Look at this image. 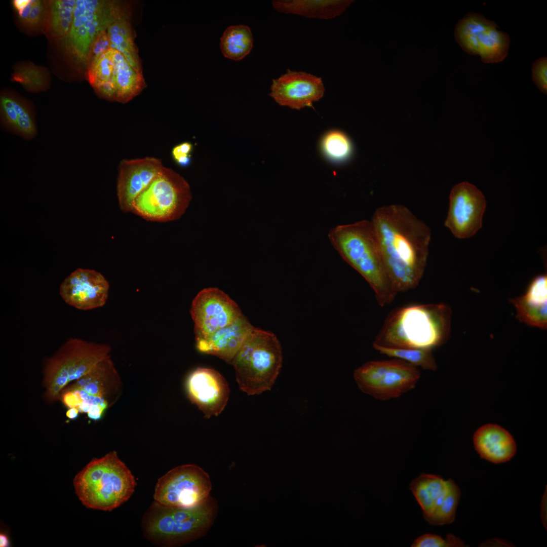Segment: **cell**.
<instances>
[{"label": "cell", "instance_id": "6da1fadb", "mask_svg": "<svg viewBox=\"0 0 547 547\" xmlns=\"http://www.w3.org/2000/svg\"><path fill=\"white\" fill-rule=\"evenodd\" d=\"M370 221L395 291L398 294L415 288L426 266L429 227L401 205L378 208Z\"/></svg>", "mask_w": 547, "mask_h": 547}, {"label": "cell", "instance_id": "7a4b0ae2", "mask_svg": "<svg viewBox=\"0 0 547 547\" xmlns=\"http://www.w3.org/2000/svg\"><path fill=\"white\" fill-rule=\"evenodd\" d=\"M452 311L444 303L397 308L386 317L373 343L392 347L432 350L450 337Z\"/></svg>", "mask_w": 547, "mask_h": 547}, {"label": "cell", "instance_id": "3957f363", "mask_svg": "<svg viewBox=\"0 0 547 547\" xmlns=\"http://www.w3.org/2000/svg\"><path fill=\"white\" fill-rule=\"evenodd\" d=\"M329 240L342 258L367 281L381 307L397 294L387 276L370 221L362 220L332 228Z\"/></svg>", "mask_w": 547, "mask_h": 547}, {"label": "cell", "instance_id": "277c9868", "mask_svg": "<svg viewBox=\"0 0 547 547\" xmlns=\"http://www.w3.org/2000/svg\"><path fill=\"white\" fill-rule=\"evenodd\" d=\"M218 512L217 501L211 496L192 508L170 507L154 501L143 517L141 527L145 537L153 544L180 546L206 534Z\"/></svg>", "mask_w": 547, "mask_h": 547}, {"label": "cell", "instance_id": "5b68a950", "mask_svg": "<svg viewBox=\"0 0 547 547\" xmlns=\"http://www.w3.org/2000/svg\"><path fill=\"white\" fill-rule=\"evenodd\" d=\"M73 485L76 494L86 507L111 511L130 498L136 483L117 453L111 451L91 460L75 475Z\"/></svg>", "mask_w": 547, "mask_h": 547}, {"label": "cell", "instance_id": "8992f818", "mask_svg": "<svg viewBox=\"0 0 547 547\" xmlns=\"http://www.w3.org/2000/svg\"><path fill=\"white\" fill-rule=\"evenodd\" d=\"M282 363V348L277 336L253 327L231 364L240 388L254 395L271 389Z\"/></svg>", "mask_w": 547, "mask_h": 547}, {"label": "cell", "instance_id": "52a82bcc", "mask_svg": "<svg viewBox=\"0 0 547 547\" xmlns=\"http://www.w3.org/2000/svg\"><path fill=\"white\" fill-rule=\"evenodd\" d=\"M111 350L107 344L77 338L66 340L44 361L42 385L46 402L52 404L59 400L60 393L66 386L88 373L110 356Z\"/></svg>", "mask_w": 547, "mask_h": 547}, {"label": "cell", "instance_id": "ba28073f", "mask_svg": "<svg viewBox=\"0 0 547 547\" xmlns=\"http://www.w3.org/2000/svg\"><path fill=\"white\" fill-rule=\"evenodd\" d=\"M191 198L189 185L185 179L164 167L134 201L131 212L149 221L175 220L184 213Z\"/></svg>", "mask_w": 547, "mask_h": 547}, {"label": "cell", "instance_id": "9c48e42d", "mask_svg": "<svg viewBox=\"0 0 547 547\" xmlns=\"http://www.w3.org/2000/svg\"><path fill=\"white\" fill-rule=\"evenodd\" d=\"M124 2L76 0L71 29L65 38L67 50L80 61H87L90 48L97 36L115 21L129 18Z\"/></svg>", "mask_w": 547, "mask_h": 547}, {"label": "cell", "instance_id": "30bf717a", "mask_svg": "<svg viewBox=\"0 0 547 547\" xmlns=\"http://www.w3.org/2000/svg\"><path fill=\"white\" fill-rule=\"evenodd\" d=\"M417 367L403 360L371 361L354 372L359 389L376 399L397 398L414 388L420 378Z\"/></svg>", "mask_w": 547, "mask_h": 547}, {"label": "cell", "instance_id": "8fae6325", "mask_svg": "<svg viewBox=\"0 0 547 547\" xmlns=\"http://www.w3.org/2000/svg\"><path fill=\"white\" fill-rule=\"evenodd\" d=\"M210 476L200 466L183 464L173 468L161 477L154 489V501L167 506L192 508L210 496Z\"/></svg>", "mask_w": 547, "mask_h": 547}, {"label": "cell", "instance_id": "7c38bea8", "mask_svg": "<svg viewBox=\"0 0 547 547\" xmlns=\"http://www.w3.org/2000/svg\"><path fill=\"white\" fill-rule=\"evenodd\" d=\"M497 27L482 15L470 12L457 22L454 36L468 54L479 55L485 63H498L507 56L510 40L509 34Z\"/></svg>", "mask_w": 547, "mask_h": 547}, {"label": "cell", "instance_id": "4fadbf2b", "mask_svg": "<svg viewBox=\"0 0 547 547\" xmlns=\"http://www.w3.org/2000/svg\"><path fill=\"white\" fill-rule=\"evenodd\" d=\"M190 314L196 341L208 337L243 315L238 304L217 288L200 291L192 300Z\"/></svg>", "mask_w": 547, "mask_h": 547}, {"label": "cell", "instance_id": "5bb4252c", "mask_svg": "<svg viewBox=\"0 0 547 547\" xmlns=\"http://www.w3.org/2000/svg\"><path fill=\"white\" fill-rule=\"evenodd\" d=\"M486 206L483 194L475 185L460 183L450 192L445 225L458 239L470 238L481 228Z\"/></svg>", "mask_w": 547, "mask_h": 547}, {"label": "cell", "instance_id": "9a60e30c", "mask_svg": "<svg viewBox=\"0 0 547 547\" xmlns=\"http://www.w3.org/2000/svg\"><path fill=\"white\" fill-rule=\"evenodd\" d=\"M109 289V283L101 273L91 269L78 268L61 284L59 294L70 306L88 310L105 304Z\"/></svg>", "mask_w": 547, "mask_h": 547}, {"label": "cell", "instance_id": "2e32d148", "mask_svg": "<svg viewBox=\"0 0 547 547\" xmlns=\"http://www.w3.org/2000/svg\"><path fill=\"white\" fill-rule=\"evenodd\" d=\"M270 90L269 96L280 105L299 110L313 107V103L324 96L325 89L321 77L288 69L285 74L272 80Z\"/></svg>", "mask_w": 547, "mask_h": 547}, {"label": "cell", "instance_id": "e0dca14e", "mask_svg": "<svg viewBox=\"0 0 547 547\" xmlns=\"http://www.w3.org/2000/svg\"><path fill=\"white\" fill-rule=\"evenodd\" d=\"M186 388L189 399L207 418L223 411L230 394L225 378L217 371L207 368L192 371L187 378Z\"/></svg>", "mask_w": 547, "mask_h": 547}, {"label": "cell", "instance_id": "ac0fdd59", "mask_svg": "<svg viewBox=\"0 0 547 547\" xmlns=\"http://www.w3.org/2000/svg\"><path fill=\"white\" fill-rule=\"evenodd\" d=\"M164 167L162 161L154 157L121 162L116 191L122 211H132L134 201L158 177Z\"/></svg>", "mask_w": 547, "mask_h": 547}, {"label": "cell", "instance_id": "d6986e66", "mask_svg": "<svg viewBox=\"0 0 547 547\" xmlns=\"http://www.w3.org/2000/svg\"><path fill=\"white\" fill-rule=\"evenodd\" d=\"M253 327L242 315L208 337L196 341V347L201 353L216 356L231 364Z\"/></svg>", "mask_w": 547, "mask_h": 547}, {"label": "cell", "instance_id": "ffe728a7", "mask_svg": "<svg viewBox=\"0 0 547 547\" xmlns=\"http://www.w3.org/2000/svg\"><path fill=\"white\" fill-rule=\"evenodd\" d=\"M475 449L480 456L499 464L510 460L515 455L517 445L512 435L502 426L487 423L478 428L473 435Z\"/></svg>", "mask_w": 547, "mask_h": 547}, {"label": "cell", "instance_id": "44dd1931", "mask_svg": "<svg viewBox=\"0 0 547 547\" xmlns=\"http://www.w3.org/2000/svg\"><path fill=\"white\" fill-rule=\"evenodd\" d=\"M68 385L83 389L90 396L104 399L110 406L116 402L122 390L121 377L110 356Z\"/></svg>", "mask_w": 547, "mask_h": 547}, {"label": "cell", "instance_id": "7402d4cb", "mask_svg": "<svg viewBox=\"0 0 547 547\" xmlns=\"http://www.w3.org/2000/svg\"><path fill=\"white\" fill-rule=\"evenodd\" d=\"M517 311V318L531 326L545 329L547 327V276L536 277L529 284L525 293L510 300Z\"/></svg>", "mask_w": 547, "mask_h": 547}, {"label": "cell", "instance_id": "603a6c76", "mask_svg": "<svg viewBox=\"0 0 547 547\" xmlns=\"http://www.w3.org/2000/svg\"><path fill=\"white\" fill-rule=\"evenodd\" d=\"M354 2L352 0H275L274 8L285 14L308 18L331 19L341 15Z\"/></svg>", "mask_w": 547, "mask_h": 547}, {"label": "cell", "instance_id": "cb8c5ba5", "mask_svg": "<svg viewBox=\"0 0 547 547\" xmlns=\"http://www.w3.org/2000/svg\"><path fill=\"white\" fill-rule=\"evenodd\" d=\"M114 65L111 76L107 82L116 90V101L126 103L138 95L145 86L142 71L132 66L124 56L114 49Z\"/></svg>", "mask_w": 547, "mask_h": 547}, {"label": "cell", "instance_id": "d4e9b609", "mask_svg": "<svg viewBox=\"0 0 547 547\" xmlns=\"http://www.w3.org/2000/svg\"><path fill=\"white\" fill-rule=\"evenodd\" d=\"M448 489L447 480L439 476L422 473L410 484L422 511L424 519L429 516L441 502Z\"/></svg>", "mask_w": 547, "mask_h": 547}, {"label": "cell", "instance_id": "484cf974", "mask_svg": "<svg viewBox=\"0 0 547 547\" xmlns=\"http://www.w3.org/2000/svg\"><path fill=\"white\" fill-rule=\"evenodd\" d=\"M3 125L26 139L35 136L36 128L30 112L17 100L3 96L1 99Z\"/></svg>", "mask_w": 547, "mask_h": 547}, {"label": "cell", "instance_id": "4316f807", "mask_svg": "<svg viewBox=\"0 0 547 547\" xmlns=\"http://www.w3.org/2000/svg\"><path fill=\"white\" fill-rule=\"evenodd\" d=\"M107 31L110 48L121 53L132 66L142 71L140 58L128 18L115 21L108 28Z\"/></svg>", "mask_w": 547, "mask_h": 547}, {"label": "cell", "instance_id": "83f0119b", "mask_svg": "<svg viewBox=\"0 0 547 547\" xmlns=\"http://www.w3.org/2000/svg\"><path fill=\"white\" fill-rule=\"evenodd\" d=\"M253 37L250 28L246 25L230 26L224 31L220 47L223 55L235 61L243 59L253 48Z\"/></svg>", "mask_w": 547, "mask_h": 547}, {"label": "cell", "instance_id": "f1b7e54d", "mask_svg": "<svg viewBox=\"0 0 547 547\" xmlns=\"http://www.w3.org/2000/svg\"><path fill=\"white\" fill-rule=\"evenodd\" d=\"M372 346L381 354L403 360L423 370L435 371L437 369V364L432 350L392 347L374 343L372 344Z\"/></svg>", "mask_w": 547, "mask_h": 547}, {"label": "cell", "instance_id": "f546056e", "mask_svg": "<svg viewBox=\"0 0 547 547\" xmlns=\"http://www.w3.org/2000/svg\"><path fill=\"white\" fill-rule=\"evenodd\" d=\"M76 0L51 2L50 11V29L55 37H65L69 32L73 20Z\"/></svg>", "mask_w": 547, "mask_h": 547}, {"label": "cell", "instance_id": "4dcf8cb0", "mask_svg": "<svg viewBox=\"0 0 547 547\" xmlns=\"http://www.w3.org/2000/svg\"><path fill=\"white\" fill-rule=\"evenodd\" d=\"M447 491L441 502L431 515L425 519L432 525L448 524L452 523L455 519L460 497V490L451 479L447 480Z\"/></svg>", "mask_w": 547, "mask_h": 547}, {"label": "cell", "instance_id": "1f68e13d", "mask_svg": "<svg viewBox=\"0 0 547 547\" xmlns=\"http://www.w3.org/2000/svg\"><path fill=\"white\" fill-rule=\"evenodd\" d=\"M321 146L323 152L330 160L340 162L348 158L351 152V144L347 136L343 132L333 130L323 137Z\"/></svg>", "mask_w": 547, "mask_h": 547}, {"label": "cell", "instance_id": "d6a6232c", "mask_svg": "<svg viewBox=\"0 0 547 547\" xmlns=\"http://www.w3.org/2000/svg\"><path fill=\"white\" fill-rule=\"evenodd\" d=\"M458 537L451 533L447 535L445 539L434 534H424L417 538L411 547H461L466 546Z\"/></svg>", "mask_w": 547, "mask_h": 547}, {"label": "cell", "instance_id": "836d02e7", "mask_svg": "<svg viewBox=\"0 0 547 547\" xmlns=\"http://www.w3.org/2000/svg\"><path fill=\"white\" fill-rule=\"evenodd\" d=\"M13 79L30 90H39L42 89L45 86V80L42 72L34 67L25 66L18 68L15 71Z\"/></svg>", "mask_w": 547, "mask_h": 547}, {"label": "cell", "instance_id": "e575fe53", "mask_svg": "<svg viewBox=\"0 0 547 547\" xmlns=\"http://www.w3.org/2000/svg\"><path fill=\"white\" fill-rule=\"evenodd\" d=\"M547 58L541 57L535 60L532 67V80L539 90L546 94L547 91Z\"/></svg>", "mask_w": 547, "mask_h": 547}, {"label": "cell", "instance_id": "d590c367", "mask_svg": "<svg viewBox=\"0 0 547 547\" xmlns=\"http://www.w3.org/2000/svg\"><path fill=\"white\" fill-rule=\"evenodd\" d=\"M109 48L110 43L106 30L100 34L91 45L87 59L88 64Z\"/></svg>", "mask_w": 547, "mask_h": 547}, {"label": "cell", "instance_id": "8d00e7d4", "mask_svg": "<svg viewBox=\"0 0 547 547\" xmlns=\"http://www.w3.org/2000/svg\"><path fill=\"white\" fill-rule=\"evenodd\" d=\"M59 400L68 409L76 408L79 409L82 403V400L79 393L75 389L67 387H65L61 391Z\"/></svg>", "mask_w": 547, "mask_h": 547}, {"label": "cell", "instance_id": "74e56055", "mask_svg": "<svg viewBox=\"0 0 547 547\" xmlns=\"http://www.w3.org/2000/svg\"><path fill=\"white\" fill-rule=\"evenodd\" d=\"M43 11V2L41 1H34L33 6L25 23L30 26H36L41 20Z\"/></svg>", "mask_w": 547, "mask_h": 547}, {"label": "cell", "instance_id": "f35d334b", "mask_svg": "<svg viewBox=\"0 0 547 547\" xmlns=\"http://www.w3.org/2000/svg\"><path fill=\"white\" fill-rule=\"evenodd\" d=\"M172 154L174 160L180 166L186 167L190 164L191 155L182 153L178 145L173 148Z\"/></svg>", "mask_w": 547, "mask_h": 547}, {"label": "cell", "instance_id": "ab89813d", "mask_svg": "<svg viewBox=\"0 0 547 547\" xmlns=\"http://www.w3.org/2000/svg\"><path fill=\"white\" fill-rule=\"evenodd\" d=\"M33 2L34 0H31L30 3L26 6V7L20 13H19L20 17L25 22L29 16V15L33 6Z\"/></svg>", "mask_w": 547, "mask_h": 547}, {"label": "cell", "instance_id": "60d3db41", "mask_svg": "<svg viewBox=\"0 0 547 547\" xmlns=\"http://www.w3.org/2000/svg\"><path fill=\"white\" fill-rule=\"evenodd\" d=\"M181 152L186 155H190L192 150V145L190 142H184L178 145Z\"/></svg>", "mask_w": 547, "mask_h": 547}, {"label": "cell", "instance_id": "b9f144b4", "mask_svg": "<svg viewBox=\"0 0 547 547\" xmlns=\"http://www.w3.org/2000/svg\"><path fill=\"white\" fill-rule=\"evenodd\" d=\"M31 0H15L13 4L15 8L20 13L30 3Z\"/></svg>", "mask_w": 547, "mask_h": 547}, {"label": "cell", "instance_id": "7bdbcfd3", "mask_svg": "<svg viewBox=\"0 0 547 547\" xmlns=\"http://www.w3.org/2000/svg\"><path fill=\"white\" fill-rule=\"evenodd\" d=\"M80 412L76 408H68L66 412V416L69 419L74 420L79 417Z\"/></svg>", "mask_w": 547, "mask_h": 547}, {"label": "cell", "instance_id": "ee69618b", "mask_svg": "<svg viewBox=\"0 0 547 547\" xmlns=\"http://www.w3.org/2000/svg\"><path fill=\"white\" fill-rule=\"evenodd\" d=\"M10 545V540L7 535L3 532L0 534V546L7 547Z\"/></svg>", "mask_w": 547, "mask_h": 547}]
</instances>
